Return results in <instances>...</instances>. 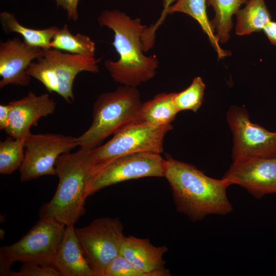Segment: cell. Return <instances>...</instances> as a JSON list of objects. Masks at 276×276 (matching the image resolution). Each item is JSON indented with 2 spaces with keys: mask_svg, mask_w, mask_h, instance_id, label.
Instances as JSON below:
<instances>
[{
  "mask_svg": "<svg viewBox=\"0 0 276 276\" xmlns=\"http://www.w3.org/2000/svg\"><path fill=\"white\" fill-rule=\"evenodd\" d=\"M164 177L170 186L177 211L193 221L210 215H225L233 210L226 194L231 184L223 178L210 177L169 154L165 158Z\"/></svg>",
  "mask_w": 276,
  "mask_h": 276,
  "instance_id": "cell-1",
  "label": "cell"
},
{
  "mask_svg": "<svg viewBox=\"0 0 276 276\" xmlns=\"http://www.w3.org/2000/svg\"><path fill=\"white\" fill-rule=\"evenodd\" d=\"M97 21L101 27L114 32L112 44L120 58L116 61L109 59L104 62L114 81L137 87L155 76L159 61L155 55L143 54L142 37L148 26L143 25L140 18H131L118 10H105Z\"/></svg>",
  "mask_w": 276,
  "mask_h": 276,
  "instance_id": "cell-2",
  "label": "cell"
},
{
  "mask_svg": "<svg viewBox=\"0 0 276 276\" xmlns=\"http://www.w3.org/2000/svg\"><path fill=\"white\" fill-rule=\"evenodd\" d=\"M95 165L90 150L80 148L60 155L55 164L59 182L51 200L42 205L40 216L74 225L85 213L86 190Z\"/></svg>",
  "mask_w": 276,
  "mask_h": 276,
  "instance_id": "cell-3",
  "label": "cell"
},
{
  "mask_svg": "<svg viewBox=\"0 0 276 276\" xmlns=\"http://www.w3.org/2000/svg\"><path fill=\"white\" fill-rule=\"evenodd\" d=\"M142 105L136 87L123 85L102 93L94 104L90 127L77 137L78 146L92 150L123 127L142 121Z\"/></svg>",
  "mask_w": 276,
  "mask_h": 276,
  "instance_id": "cell-4",
  "label": "cell"
},
{
  "mask_svg": "<svg viewBox=\"0 0 276 276\" xmlns=\"http://www.w3.org/2000/svg\"><path fill=\"white\" fill-rule=\"evenodd\" d=\"M99 72L95 56L64 53L50 48L43 49L42 55L31 62L27 70L30 77L40 81L50 93L55 92L68 103L75 99L73 83L81 72Z\"/></svg>",
  "mask_w": 276,
  "mask_h": 276,
  "instance_id": "cell-5",
  "label": "cell"
},
{
  "mask_svg": "<svg viewBox=\"0 0 276 276\" xmlns=\"http://www.w3.org/2000/svg\"><path fill=\"white\" fill-rule=\"evenodd\" d=\"M165 158L152 152L131 153L94 165L88 183L89 197L119 182L146 177H164Z\"/></svg>",
  "mask_w": 276,
  "mask_h": 276,
  "instance_id": "cell-6",
  "label": "cell"
},
{
  "mask_svg": "<svg viewBox=\"0 0 276 276\" xmlns=\"http://www.w3.org/2000/svg\"><path fill=\"white\" fill-rule=\"evenodd\" d=\"M171 124L157 126L142 121L129 124L120 128L112 139L102 146L90 150L95 164L135 153L164 152V140L172 129Z\"/></svg>",
  "mask_w": 276,
  "mask_h": 276,
  "instance_id": "cell-7",
  "label": "cell"
},
{
  "mask_svg": "<svg viewBox=\"0 0 276 276\" xmlns=\"http://www.w3.org/2000/svg\"><path fill=\"white\" fill-rule=\"evenodd\" d=\"M118 218L101 217L88 225L75 228L84 254L97 276H104L108 265L120 255L125 236Z\"/></svg>",
  "mask_w": 276,
  "mask_h": 276,
  "instance_id": "cell-8",
  "label": "cell"
},
{
  "mask_svg": "<svg viewBox=\"0 0 276 276\" xmlns=\"http://www.w3.org/2000/svg\"><path fill=\"white\" fill-rule=\"evenodd\" d=\"M66 226L46 216L40 219L16 243L1 247L13 262L51 265L62 241Z\"/></svg>",
  "mask_w": 276,
  "mask_h": 276,
  "instance_id": "cell-9",
  "label": "cell"
},
{
  "mask_svg": "<svg viewBox=\"0 0 276 276\" xmlns=\"http://www.w3.org/2000/svg\"><path fill=\"white\" fill-rule=\"evenodd\" d=\"M226 121L233 138V162L276 156V131L252 123L245 108L230 106Z\"/></svg>",
  "mask_w": 276,
  "mask_h": 276,
  "instance_id": "cell-10",
  "label": "cell"
},
{
  "mask_svg": "<svg viewBox=\"0 0 276 276\" xmlns=\"http://www.w3.org/2000/svg\"><path fill=\"white\" fill-rule=\"evenodd\" d=\"M77 137L58 133L30 134L25 140V156L19 168L20 181L56 175L58 157L78 146Z\"/></svg>",
  "mask_w": 276,
  "mask_h": 276,
  "instance_id": "cell-11",
  "label": "cell"
},
{
  "mask_svg": "<svg viewBox=\"0 0 276 276\" xmlns=\"http://www.w3.org/2000/svg\"><path fill=\"white\" fill-rule=\"evenodd\" d=\"M222 178L256 198L276 193V156L233 162Z\"/></svg>",
  "mask_w": 276,
  "mask_h": 276,
  "instance_id": "cell-12",
  "label": "cell"
},
{
  "mask_svg": "<svg viewBox=\"0 0 276 276\" xmlns=\"http://www.w3.org/2000/svg\"><path fill=\"white\" fill-rule=\"evenodd\" d=\"M43 49L28 45L17 37L0 44V88L9 84L28 86L31 78L27 70L42 54Z\"/></svg>",
  "mask_w": 276,
  "mask_h": 276,
  "instance_id": "cell-13",
  "label": "cell"
},
{
  "mask_svg": "<svg viewBox=\"0 0 276 276\" xmlns=\"http://www.w3.org/2000/svg\"><path fill=\"white\" fill-rule=\"evenodd\" d=\"M11 107L9 122L5 132L14 139H26L30 128L38 120L54 113L56 103L48 94L37 95L30 91L22 98L8 103Z\"/></svg>",
  "mask_w": 276,
  "mask_h": 276,
  "instance_id": "cell-14",
  "label": "cell"
},
{
  "mask_svg": "<svg viewBox=\"0 0 276 276\" xmlns=\"http://www.w3.org/2000/svg\"><path fill=\"white\" fill-rule=\"evenodd\" d=\"M168 251L166 245L155 246L148 238L129 236L123 240L120 255L144 276H170V270L165 267L166 261L163 259Z\"/></svg>",
  "mask_w": 276,
  "mask_h": 276,
  "instance_id": "cell-15",
  "label": "cell"
},
{
  "mask_svg": "<svg viewBox=\"0 0 276 276\" xmlns=\"http://www.w3.org/2000/svg\"><path fill=\"white\" fill-rule=\"evenodd\" d=\"M51 265L61 276H97L84 254L74 225L66 226Z\"/></svg>",
  "mask_w": 276,
  "mask_h": 276,
  "instance_id": "cell-16",
  "label": "cell"
},
{
  "mask_svg": "<svg viewBox=\"0 0 276 276\" xmlns=\"http://www.w3.org/2000/svg\"><path fill=\"white\" fill-rule=\"evenodd\" d=\"M175 93H161L142 103L141 120L153 125L171 124L179 112L175 102Z\"/></svg>",
  "mask_w": 276,
  "mask_h": 276,
  "instance_id": "cell-17",
  "label": "cell"
},
{
  "mask_svg": "<svg viewBox=\"0 0 276 276\" xmlns=\"http://www.w3.org/2000/svg\"><path fill=\"white\" fill-rule=\"evenodd\" d=\"M206 5V0H177L169 8L167 13L168 14H172L175 12H181L195 19L208 36L217 53L218 58L220 59L229 56L231 53L221 48L207 16Z\"/></svg>",
  "mask_w": 276,
  "mask_h": 276,
  "instance_id": "cell-18",
  "label": "cell"
},
{
  "mask_svg": "<svg viewBox=\"0 0 276 276\" xmlns=\"http://www.w3.org/2000/svg\"><path fill=\"white\" fill-rule=\"evenodd\" d=\"M0 21L6 32L17 33L22 36L24 41L28 45L43 49L51 48V41L59 29L56 26L39 30L28 28L19 24L14 14L7 11L1 12Z\"/></svg>",
  "mask_w": 276,
  "mask_h": 276,
  "instance_id": "cell-19",
  "label": "cell"
},
{
  "mask_svg": "<svg viewBox=\"0 0 276 276\" xmlns=\"http://www.w3.org/2000/svg\"><path fill=\"white\" fill-rule=\"evenodd\" d=\"M246 6L236 14V33L238 35L260 32L271 20L265 0H248Z\"/></svg>",
  "mask_w": 276,
  "mask_h": 276,
  "instance_id": "cell-20",
  "label": "cell"
},
{
  "mask_svg": "<svg viewBox=\"0 0 276 276\" xmlns=\"http://www.w3.org/2000/svg\"><path fill=\"white\" fill-rule=\"evenodd\" d=\"M248 0H206V5L215 11V16L211 21L215 36L219 42L224 43L229 39L233 27L232 16L240 10V6Z\"/></svg>",
  "mask_w": 276,
  "mask_h": 276,
  "instance_id": "cell-21",
  "label": "cell"
},
{
  "mask_svg": "<svg viewBox=\"0 0 276 276\" xmlns=\"http://www.w3.org/2000/svg\"><path fill=\"white\" fill-rule=\"evenodd\" d=\"M51 48L63 50L72 54L95 56V43L88 36L77 33L72 34L66 24L59 29L51 43Z\"/></svg>",
  "mask_w": 276,
  "mask_h": 276,
  "instance_id": "cell-22",
  "label": "cell"
},
{
  "mask_svg": "<svg viewBox=\"0 0 276 276\" xmlns=\"http://www.w3.org/2000/svg\"><path fill=\"white\" fill-rule=\"evenodd\" d=\"M26 139L8 137L0 143V173L10 175L20 168L25 156Z\"/></svg>",
  "mask_w": 276,
  "mask_h": 276,
  "instance_id": "cell-23",
  "label": "cell"
},
{
  "mask_svg": "<svg viewBox=\"0 0 276 276\" xmlns=\"http://www.w3.org/2000/svg\"><path fill=\"white\" fill-rule=\"evenodd\" d=\"M205 87L201 78L196 77L186 89L175 93L174 100L178 111L188 110L196 112L203 102Z\"/></svg>",
  "mask_w": 276,
  "mask_h": 276,
  "instance_id": "cell-24",
  "label": "cell"
},
{
  "mask_svg": "<svg viewBox=\"0 0 276 276\" xmlns=\"http://www.w3.org/2000/svg\"><path fill=\"white\" fill-rule=\"evenodd\" d=\"M104 276H144L123 256L119 255L107 266Z\"/></svg>",
  "mask_w": 276,
  "mask_h": 276,
  "instance_id": "cell-25",
  "label": "cell"
},
{
  "mask_svg": "<svg viewBox=\"0 0 276 276\" xmlns=\"http://www.w3.org/2000/svg\"><path fill=\"white\" fill-rule=\"evenodd\" d=\"M10 276H61L52 265H44L35 262L22 263L18 271H12Z\"/></svg>",
  "mask_w": 276,
  "mask_h": 276,
  "instance_id": "cell-26",
  "label": "cell"
},
{
  "mask_svg": "<svg viewBox=\"0 0 276 276\" xmlns=\"http://www.w3.org/2000/svg\"><path fill=\"white\" fill-rule=\"evenodd\" d=\"M175 0H163V10L158 19L144 31L142 41L143 47L147 50H150L155 43V32L159 26L163 23L168 15V10Z\"/></svg>",
  "mask_w": 276,
  "mask_h": 276,
  "instance_id": "cell-27",
  "label": "cell"
},
{
  "mask_svg": "<svg viewBox=\"0 0 276 276\" xmlns=\"http://www.w3.org/2000/svg\"><path fill=\"white\" fill-rule=\"evenodd\" d=\"M57 6L64 9L66 12L69 20L76 21L78 19V3L79 0H55Z\"/></svg>",
  "mask_w": 276,
  "mask_h": 276,
  "instance_id": "cell-28",
  "label": "cell"
},
{
  "mask_svg": "<svg viewBox=\"0 0 276 276\" xmlns=\"http://www.w3.org/2000/svg\"><path fill=\"white\" fill-rule=\"evenodd\" d=\"M13 263L7 255L0 249V275L10 276L12 271L11 266Z\"/></svg>",
  "mask_w": 276,
  "mask_h": 276,
  "instance_id": "cell-29",
  "label": "cell"
},
{
  "mask_svg": "<svg viewBox=\"0 0 276 276\" xmlns=\"http://www.w3.org/2000/svg\"><path fill=\"white\" fill-rule=\"evenodd\" d=\"M11 107L9 104L0 105V129L4 130L7 128L9 122V115Z\"/></svg>",
  "mask_w": 276,
  "mask_h": 276,
  "instance_id": "cell-30",
  "label": "cell"
},
{
  "mask_svg": "<svg viewBox=\"0 0 276 276\" xmlns=\"http://www.w3.org/2000/svg\"><path fill=\"white\" fill-rule=\"evenodd\" d=\"M263 30L271 44L276 47V22L270 20Z\"/></svg>",
  "mask_w": 276,
  "mask_h": 276,
  "instance_id": "cell-31",
  "label": "cell"
},
{
  "mask_svg": "<svg viewBox=\"0 0 276 276\" xmlns=\"http://www.w3.org/2000/svg\"><path fill=\"white\" fill-rule=\"evenodd\" d=\"M0 235H1V236H1V238L2 239V238H3L4 237L5 232H4L3 229H1V233H0Z\"/></svg>",
  "mask_w": 276,
  "mask_h": 276,
  "instance_id": "cell-32",
  "label": "cell"
}]
</instances>
